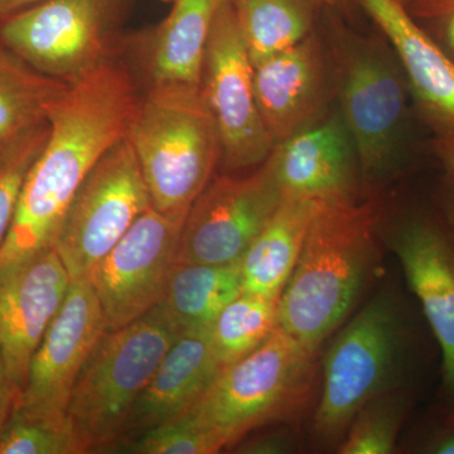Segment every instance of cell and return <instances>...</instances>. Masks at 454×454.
I'll return each instance as SVG.
<instances>
[{
	"instance_id": "cell-1",
	"label": "cell",
	"mask_w": 454,
	"mask_h": 454,
	"mask_svg": "<svg viewBox=\"0 0 454 454\" xmlns=\"http://www.w3.org/2000/svg\"><path fill=\"white\" fill-rule=\"evenodd\" d=\"M139 98L129 71L114 59L68 83L51 107L49 140L27 176L0 271L53 247L83 179L127 138Z\"/></svg>"
},
{
	"instance_id": "cell-13",
	"label": "cell",
	"mask_w": 454,
	"mask_h": 454,
	"mask_svg": "<svg viewBox=\"0 0 454 454\" xmlns=\"http://www.w3.org/2000/svg\"><path fill=\"white\" fill-rule=\"evenodd\" d=\"M182 223L148 208L89 277L106 330L137 321L162 301L177 260Z\"/></svg>"
},
{
	"instance_id": "cell-9",
	"label": "cell",
	"mask_w": 454,
	"mask_h": 454,
	"mask_svg": "<svg viewBox=\"0 0 454 454\" xmlns=\"http://www.w3.org/2000/svg\"><path fill=\"white\" fill-rule=\"evenodd\" d=\"M121 0H44L0 20V44L44 74L74 82L112 55Z\"/></svg>"
},
{
	"instance_id": "cell-23",
	"label": "cell",
	"mask_w": 454,
	"mask_h": 454,
	"mask_svg": "<svg viewBox=\"0 0 454 454\" xmlns=\"http://www.w3.org/2000/svg\"><path fill=\"white\" fill-rule=\"evenodd\" d=\"M70 82L40 73L0 44V158L43 124Z\"/></svg>"
},
{
	"instance_id": "cell-8",
	"label": "cell",
	"mask_w": 454,
	"mask_h": 454,
	"mask_svg": "<svg viewBox=\"0 0 454 454\" xmlns=\"http://www.w3.org/2000/svg\"><path fill=\"white\" fill-rule=\"evenodd\" d=\"M151 207L136 152L127 137L90 170L59 227L53 249L71 280L89 279L104 256Z\"/></svg>"
},
{
	"instance_id": "cell-4",
	"label": "cell",
	"mask_w": 454,
	"mask_h": 454,
	"mask_svg": "<svg viewBox=\"0 0 454 454\" xmlns=\"http://www.w3.org/2000/svg\"><path fill=\"white\" fill-rule=\"evenodd\" d=\"M179 334L160 304L104 333L77 375L66 411L82 454L121 447L137 400Z\"/></svg>"
},
{
	"instance_id": "cell-19",
	"label": "cell",
	"mask_w": 454,
	"mask_h": 454,
	"mask_svg": "<svg viewBox=\"0 0 454 454\" xmlns=\"http://www.w3.org/2000/svg\"><path fill=\"white\" fill-rule=\"evenodd\" d=\"M221 369L210 327L179 334L131 411L125 443L186 414Z\"/></svg>"
},
{
	"instance_id": "cell-32",
	"label": "cell",
	"mask_w": 454,
	"mask_h": 454,
	"mask_svg": "<svg viewBox=\"0 0 454 454\" xmlns=\"http://www.w3.org/2000/svg\"><path fill=\"white\" fill-rule=\"evenodd\" d=\"M433 151L444 169V184L454 186V129L434 131Z\"/></svg>"
},
{
	"instance_id": "cell-37",
	"label": "cell",
	"mask_w": 454,
	"mask_h": 454,
	"mask_svg": "<svg viewBox=\"0 0 454 454\" xmlns=\"http://www.w3.org/2000/svg\"><path fill=\"white\" fill-rule=\"evenodd\" d=\"M316 2L318 3L319 7L325 9V11H339L348 13L352 0H316Z\"/></svg>"
},
{
	"instance_id": "cell-33",
	"label": "cell",
	"mask_w": 454,
	"mask_h": 454,
	"mask_svg": "<svg viewBox=\"0 0 454 454\" xmlns=\"http://www.w3.org/2000/svg\"><path fill=\"white\" fill-rule=\"evenodd\" d=\"M420 452L428 454H454V409L446 424L433 432L420 446Z\"/></svg>"
},
{
	"instance_id": "cell-25",
	"label": "cell",
	"mask_w": 454,
	"mask_h": 454,
	"mask_svg": "<svg viewBox=\"0 0 454 454\" xmlns=\"http://www.w3.org/2000/svg\"><path fill=\"white\" fill-rule=\"evenodd\" d=\"M278 301L241 293L210 325V337L221 366L252 354L278 327Z\"/></svg>"
},
{
	"instance_id": "cell-16",
	"label": "cell",
	"mask_w": 454,
	"mask_h": 454,
	"mask_svg": "<svg viewBox=\"0 0 454 454\" xmlns=\"http://www.w3.org/2000/svg\"><path fill=\"white\" fill-rule=\"evenodd\" d=\"M254 85L274 146L325 118L327 71L316 35L254 66Z\"/></svg>"
},
{
	"instance_id": "cell-30",
	"label": "cell",
	"mask_w": 454,
	"mask_h": 454,
	"mask_svg": "<svg viewBox=\"0 0 454 454\" xmlns=\"http://www.w3.org/2000/svg\"><path fill=\"white\" fill-rule=\"evenodd\" d=\"M409 16L454 59V0H405Z\"/></svg>"
},
{
	"instance_id": "cell-31",
	"label": "cell",
	"mask_w": 454,
	"mask_h": 454,
	"mask_svg": "<svg viewBox=\"0 0 454 454\" xmlns=\"http://www.w3.org/2000/svg\"><path fill=\"white\" fill-rule=\"evenodd\" d=\"M295 439L286 430L264 433L249 439H241L231 450L244 454H288L295 450Z\"/></svg>"
},
{
	"instance_id": "cell-2",
	"label": "cell",
	"mask_w": 454,
	"mask_h": 454,
	"mask_svg": "<svg viewBox=\"0 0 454 454\" xmlns=\"http://www.w3.org/2000/svg\"><path fill=\"white\" fill-rule=\"evenodd\" d=\"M379 247L373 202L316 200L300 258L278 301V325L318 354L360 301L378 268Z\"/></svg>"
},
{
	"instance_id": "cell-39",
	"label": "cell",
	"mask_w": 454,
	"mask_h": 454,
	"mask_svg": "<svg viewBox=\"0 0 454 454\" xmlns=\"http://www.w3.org/2000/svg\"><path fill=\"white\" fill-rule=\"evenodd\" d=\"M164 2H172V0H164Z\"/></svg>"
},
{
	"instance_id": "cell-6",
	"label": "cell",
	"mask_w": 454,
	"mask_h": 454,
	"mask_svg": "<svg viewBox=\"0 0 454 454\" xmlns=\"http://www.w3.org/2000/svg\"><path fill=\"white\" fill-rule=\"evenodd\" d=\"M316 357L278 325L252 354L223 367L186 414L231 450L254 429L292 419L309 405Z\"/></svg>"
},
{
	"instance_id": "cell-28",
	"label": "cell",
	"mask_w": 454,
	"mask_h": 454,
	"mask_svg": "<svg viewBox=\"0 0 454 454\" xmlns=\"http://www.w3.org/2000/svg\"><path fill=\"white\" fill-rule=\"evenodd\" d=\"M0 454H82L67 427L12 411L0 432Z\"/></svg>"
},
{
	"instance_id": "cell-18",
	"label": "cell",
	"mask_w": 454,
	"mask_h": 454,
	"mask_svg": "<svg viewBox=\"0 0 454 454\" xmlns=\"http://www.w3.org/2000/svg\"><path fill=\"white\" fill-rule=\"evenodd\" d=\"M389 41L420 116L433 131L454 129V59L396 0H356Z\"/></svg>"
},
{
	"instance_id": "cell-22",
	"label": "cell",
	"mask_w": 454,
	"mask_h": 454,
	"mask_svg": "<svg viewBox=\"0 0 454 454\" xmlns=\"http://www.w3.org/2000/svg\"><path fill=\"white\" fill-rule=\"evenodd\" d=\"M241 293L240 262H176L160 304L182 333L210 327L221 310Z\"/></svg>"
},
{
	"instance_id": "cell-17",
	"label": "cell",
	"mask_w": 454,
	"mask_h": 454,
	"mask_svg": "<svg viewBox=\"0 0 454 454\" xmlns=\"http://www.w3.org/2000/svg\"><path fill=\"white\" fill-rule=\"evenodd\" d=\"M270 157L284 193L315 200L356 197L360 163L340 113L279 143Z\"/></svg>"
},
{
	"instance_id": "cell-26",
	"label": "cell",
	"mask_w": 454,
	"mask_h": 454,
	"mask_svg": "<svg viewBox=\"0 0 454 454\" xmlns=\"http://www.w3.org/2000/svg\"><path fill=\"white\" fill-rule=\"evenodd\" d=\"M408 409V396L402 389L376 396L352 420L345 437L337 447V452L393 453Z\"/></svg>"
},
{
	"instance_id": "cell-29",
	"label": "cell",
	"mask_w": 454,
	"mask_h": 454,
	"mask_svg": "<svg viewBox=\"0 0 454 454\" xmlns=\"http://www.w3.org/2000/svg\"><path fill=\"white\" fill-rule=\"evenodd\" d=\"M127 448L138 454H214L225 450L216 435L188 414L143 433Z\"/></svg>"
},
{
	"instance_id": "cell-38",
	"label": "cell",
	"mask_w": 454,
	"mask_h": 454,
	"mask_svg": "<svg viewBox=\"0 0 454 454\" xmlns=\"http://www.w3.org/2000/svg\"><path fill=\"white\" fill-rule=\"evenodd\" d=\"M396 2L402 3V4H403V3L405 2V0H396Z\"/></svg>"
},
{
	"instance_id": "cell-21",
	"label": "cell",
	"mask_w": 454,
	"mask_h": 454,
	"mask_svg": "<svg viewBox=\"0 0 454 454\" xmlns=\"http://www.w3.org/2000/svg\"><path fill=\"white\" fill-rule=\"evenodd\" d=\"M229 2L172 0V11L158 27L152 43L151 85L201 86L212 26Z\"/></svg>"
},
{
	"instance_id": "cell-10",
	"label": "cell",
	"mask_w": 454,
	"mask_h": 454,
	"mask_svg": "<svg viewBox=\"0 0 454 454\" xmlns=\"http://www.w3.org/2000/svg\"><path fill=\"white\" fill-rule=\"evenodd\" d=\"M283 197L270 155L250 175L212 177L182 225L176 262H240Z\"/></svg>"
},
{
	"instance_id": "cell-15",
	"label": "cell",
	"mask_w": 454,
	"mask_h": 454,
	"mask_svg": "<svg viewBox=\"0 0 454 454\" xmlns=\"http://www.w3.org/2000/svg\"><path fill=\"white\" fill-rule=\"evenodd\" d=\"M442 351L443 389L454 405V236L437 217L411 214L387 234Z\"/></svg>"
},
{
	"instance_id": "cell-34",
	"label": "cell",
	"mask_w": 454,
	"mask_h": 454,
	"mask_svg": "<svg viewBox=\"0 0 454 454\" xmlns=\"http://www.w3.org/2000/svg\"><path fill=\"white\" fill-rule=\"evenodd\" d=\"M17 397V390L14 389L13 384H12L7 367H5L4 360H3L2 352H0V432L4 428L12 411H13Z\"/></svg>"
},
{
	"instance_id": "cell-27",
	"label": "cell",
	"mask_w": 454,
	"mask_h": 454,
	"mask_svg": "<svg viewBox=\"0 0 454 454\" xmlns=\"http://www.w3.org/2000/svg\"><path fill=\"white\" fill-rule=\"evenodd\" d=\"M49 136L47 121L17 140L0 158V247L13 223L27 176L43 151Z\"/></svg>"
},
{
	"instance_id": "cell-12",
	"label": "cell",
	"mask_w": 454,
	"mask_h": 454,
	"mask_svg": "<svg viewBox=\"0 0 454 454\" xmlns=\"http://www.w3.org/2000/svg\"><path fill=\"white\" fill-rule=\"evenodd\" d=\"M106 331V317L91 282L73 280L64 304L33 355L13 411L31 419L67 427L71 390Z\"/></svg>"
},
{
	"instance_id": "cell-3",
	"label": "cell",
	"mask_w": 454,
	"mask_h": 454,
	"mask_svg": "<svg viewBox=\"0 0 454 454\" xmlns=\"http://www.w3.org/2000/svg\"><path fill=\"white\" fill-rule=\"evenodd\" d=\"M128 139L152 207L184 225L221 158L219 130L201 86L151 85Z\"/></svg>"
},
{
	"instance_id": "cell-36",
	"label": "cell",
	"mask_w": 454,
	"mask_h": 454,
	"mask_svg": "<svg viewBox=\"0 0 454 454\" xmlns=\"http://www.w3.org/2000/svg\"><path fill=\"white\" fill-rule=\"evenodd\" d=\"M42 2L44 0H0V20Z\"/></svg>"
},
{
	"instance_id": "cell-5",
	"label": "cell",
	"mask_w": 454,
	"mask_h": 454,
	"mask_svg": "<svg viewBox=\"0 0 454 454\" xmlns=\"http://www.w3.org/2000/svg\"><path fill=\"white\" fill-rule=\"evenodd\" d=\"M340 116L354 140L361 178L375 184L405 166L411 148L408 80L394 51L336 28L331 33Z\"/></svg>"
},
{
	"instance_id": "cell-7",
	"label": "cell",
	"mask_w": 454,
	"mask_h": 454,
	"mask_svg": "<svg viewBox=\"0 0 454 454\" xmlns=\"http://www.w3.org/2000/svg\"><path fill=\"white\" fill-rule=\"evenodd\" d=\"M408 348L404 310L381 291L340 330L325 357L312 434L321 450H337L358 411L376 396L400 389Z\"/></svg>"
},
{
	"instance_id": "cell-35",
	"label": "cell",
	"mask_w": 454,
	"mask_h": 454,
	"mask_svg": "<svg viewBox=\"0 0 454 454\" xmlns=\"http://www.w3.org/2000/svg\"><path fill=\"white\" fill-rule=\"evenodd\" d=\"M439 217L454 236V186L444 184L438 196Z\"/></svg>"
},
{
	"instance_id": "cell-24",
	"label": "cell",
	"mask_w": 454,
	"mask_h": 454,
	"mask_svg": "<svg viewBox=\"0 0 454 454\" xmlns=\"http://www.w3.org/2000/svg\"><path fill=\"white\" fill-rule=\"evenodd\" d=\"M253 65L292 49L312 33L316 0H232Z\"/></svg>"
},
{
	"instance_id": "cell-11",
	"label": "cell",
	"mask_w": 454,
	"mask_h": 454,
	"mask_svg": "<svg viewBox=\"0 0 454 454\" xmlns=\"http://www.w3.org/2000/svg\"><path fill=\"white\" fill-rule=\"evenodd\" d=\"M201 88L219 130L225 172L260 166L273 152L274 142L260 114L254 65L232 0L221 8L212 26Z\"/></svg>"
},
{
	"instance_id": "cell-20",
	"label": "cell",
	"mask_w": 454,
	"mask_h": 454,
	"mask_svg": "<svg viewBox=\"0 0 454 454\" xmlns=\"http://www.w3.org/2000/svg\"><path fill=\"white\" fill-rule=\"evenodd\" d=\"M316 200L284 193L282 203L240 260L243 293L279 300L300 258Z\"/></svg>"
},
{
	"instance_id": "cell-14",
	"label": "cell",
	"mask_w": 454,
	"mask_h": 454,
	"mask_svg": "<svg viewBox=\"0 0 454 454\" xmlns=\"http://www.w3.org/2000/svg\"><path fill=\"white\" fill-rule=\"evenodd\" d=\"M71 283L53 247L0 271V352L18 396L33 355Z\"/></svg>"
}]
</instances>
